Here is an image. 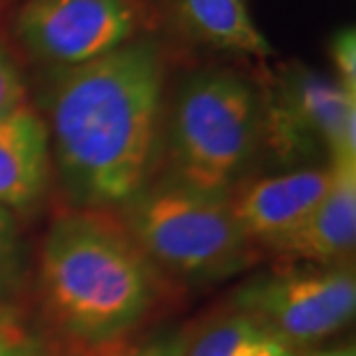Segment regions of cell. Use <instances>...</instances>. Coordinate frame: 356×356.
Here are the masks:
<instances>
[{
	"mask_svg": "<svg viewBox=\"0 0 356 356\" xmlns=\"http://www.w3.org/2000/svg\"><path fill=\"white\" fill-rule=\"evenodd\" d=\"M178 26L202 44L248 56H270L264 33L254 26L245 0H165Z\"/></svg>",
	"mask_w": 356,
	"mask_h": 356,
	"instance_id": "11",
	"label": "cell"
},
{
	"mask_svg": "<svg viewBox=\"0 0 356 356\" xmlns=\"http://www.w3.org/2000/svg\"><path fill=\"white\" fill-rule=\"evenodd\" d=\"M162 83V60L151 44H123L54 76L47 90L49 146L63 188L83 209L120 206L146 185Z\"/></svg>",
	"mask_w": 356,
	"mask_h": 356,
	"instance_id": "1",
	"label": "cell"
},
{
	"mask_svg": "<svg viewBox=\"0 0 356 356\" xmlns=\"http://www.w3.org/2000/svg\"><path fill=\"white\" fill-rule=\"evenodd\" d=\"M118 220L146 259L176 280L220 282L243 273L257 257L232 195L192 188L174 176L134 192L120 204Z\"/></svg>",
	"mask_w": 356,
	"mask_h": 356,
	"instance_id": "3",
	"label": "cell"
},
{
	"mask_svg": "<svg viewBox=\"0 0 356 356\" xmlns=\"http://www.w3.org/2000/svg\"><path fill=\"white\" fill-rule=\"evenodd\" d=\"M38 280L56 333L83 352L130 336L160 301L158 268L118 218L97 209L70 211L49 225Z\"/></svg>",
	"mask_w": 356,
	"mask_h": 356,
	"instance_id": "2",
	"label": "cell"
},
{
	"mask_svg": "<svg viewBox=\"0 0 356 356\" xmlns=\"http://www.w3.org/2000/svg\"><path fill=\"white\" fill-rule=\"evenodd\" d=\"M331 58L338 72V83L347 92L356 95V33L354 28H343L331 40Z\"/></svg>",
	"mask_w": 356,
	"mask_h": 356,
	"instance_id": "15",
	"label": "cell"
},
{
	"mask_svg": "<svg viewBox=\"0 0 356 356\" xmlns=\"http://www.w3.org/2000/svg\"><path fill=\"white\" fill-rule=\"evenodd\" d=\"M0 356H58L17 303H0Z\"/></svg>",
	"mask_w": 356,
	"mask_h": 356,
	"instance_id": "14",
	"label": "cell"
},
{
	"mask_svg": "<svg viewBox=\"0 0 356 356\" xmlns=\"http://www.w3.org/2000/svg\"><path fill=\"white\" fill-rule=\"evenodd\" d=\"M183 356H296V352L268 336L252 319L232 310L206 324L195 338H188Z\"/></svg>",
	"mask_w": 356,
	"mask_h": 356,
	"instance_id": "12",
	"label": "cell"
},
{
	"mask_svg": "<svg viewBox=\"0 0 356 356\" xmlns=\"http://www.w3.org/2000/svg\"><path fill=\"white\" fill-rule=\"evenodd\" d=\"M51 172L47 123L28 106L0 118V206L28 209L44 195Z\"/></svg>",
	"mask_w": 356,
	"mask_h": 356,
	"instance_id": "10",
	"label": "cell"
},
{
	"mask_svg": "<svg viewBox=\"0 0 356 356\" xmlns=\"http://www.w3.org/2000/svg\"><path fill=\"white\" fill-rule=\"evenodd\" d=\"M264 137L257 92L232 70H199L178 86L169 116V160L178 181L229 195Z\"/></svg>",
	"mask_w": 356,
	"mask_h": 356,
	"instance_id": "4",
	"label": "cell"
},
{
	"mask_svg": "<svg viewBox=\"0 0 356 356\" xmlns=\"http://www.w3.org/2000/svg\"><path fill=\"white\" fill-rule=\"evenodd\" d=\"M232 308L289 350H310L352 324V264H284L257 273L232 296Z\"/></svg>",
	"mask_w": 356,
	"mask_h": 356,
	"instance_id": "5",
	"label": "cell"
},
{
	"mask_svg": "<svg viewBox=\"0 0 356 356\" xmlns=\"http://www.w3.org/2000/svg\"><path fill=\"white\" fill-rule=\"evenodd\" d=\"M303 356H356L354 343H338L329 347H317V350H308Z\"/></svg>",
	"mask_w": 356,
	"mask_h": 356,
	"instance_id": "18",
	"label": "cell"
},
{
	"mask_svg": "<svg viewBox=\"0 0 356 356\" xmlns=\"http://www.w3.org/2000/svg\"><path fill=\"white\" fill-rule=\"evenodd\" d=\"M137 31L130 0H26L17 35L35 58L81 65L123 47Z\"/></svg>",
	"mask_w": 356,
	"mask_h": 356,
	"instance_id": "7",
	"label": "cell"
},
{
	"mask_svg": "<svg viewBox=\"0 0 356 356\" xmlns=\"http://www.w3.org/2000/svg\"><path fill=\"white\" fill-rule=\"evenodd\" d=\"M28 277V252L14 213L0 206V303H17Z\"/></svg>",
	"mask_w": 356,
	"mask_h": 356,
	"instance_id": "13",
	"label": "cell"
},
{
	"mask_svg": "<svg viewBox=\"0 0 356 356\" xmlns=\"http://www.w3.org/2000/svg\"><path fill=\"white\" fill-rule=\"evenodd\" d=\"M185 343H188L185 333H165V336H158L148 343L118 352L116 356H183Z\"/></svg>",
	"mask_w": 356,
	"mask_h": 356,
	"instance_id": "17",
	"label": "cell"
},
{
	"mask_svg": "<svg viewBox=\"0 0 356 356\" xmlns=\"http://www.w3.org/2000/svg\"><path fill=\"white\" fill-rule=\"evenodd\" d=\"M264 132L282 160L294 162L319 148L333 162H356V95L310 70H289L270 95Z\"/></svg>",
	"mask_w": 356,
	"mask_h": 356,
	"instance_id": "6",
	"label": "cell"
},
{
	"mask_svg": "<svg viewBox=\"0 0 356 356\" xmlns=\"http://www.w3.org/2000/svg\"><path fill=\"white\" fill-rule=\"evenodd\" d=\"M26 106V86L12 58L0 49V118Z\"/></svg>",
	"mask_w": 356,
	"mask_h": 356,
	"instance_id": "16",
	"label": "cell"
},
{
	"mask_svg": "<svg viewBox=\"0 0 356 356\" xmlns=\"http://www.w3.org/2000/svg\"><path fill=\"white\" fill-rule=\"evenodd\" d=\"M329 183L331 165L259 178L232 197L234 213L254 248L275 250L315 211Z\"/></svg>",
	"mask_w": 356,
	"mask_h": 356,
	"instance_id": "8",
	"label": "cell"
},
{
	"mask_svg": "<svg viewBox=\"0 0 356 356\" xmlns=\"http://www.w3.org/2000/svg\"><path fill=\"white\" fill-rule=\"evenodd\" d=\"M356 245V162H333L322 202L273 252L310 264H352Z\"/></svg>",
	"mask_w": 356,
	"mask_h": 356,
	"instance_id": "9",
	"label": "cell"
}]
</instances>
